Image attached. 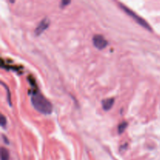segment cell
Instances as JSON below:
<instances>
[{"label":"cell","mask_w":160,"mask_h":160,"mask_svg":"<svg viewBox=\"0 0 160 160\" xmlns=\"http://www.w3.org/2000/svg\"><path fill=\"white\" fill-rule=\"evenodd\" d=\"M31 103L34 108L42 114H51L53 112V105L45 96L39 92L32 93Z\"/></svg>","instance_id":"obj_1"},{"label":"cell","mask_w":160,"mask_h":160,"mask_svg":"<svg viewBox=\"0 0 160 160\" xmlns=\"http://www.w3.org/2000/svg\"><path fill=\"white\" fill-rule=\"evenodd\" d=\"M120 7L123 9V10L125 12V13H126V14H128L131 17H132L133 19L137 23H138L140 26H142L143 27H144V28H146V29H148V30H152L151 29L150 26L148 25V23H147V22L145 21L144 19H143V18L139 17L138 15H137L134 12L131 10L128 7H127L126 6H123V5H122V4H120Z\"/></svg>","instance_id":"obj_2"},{"label":"cell","mask_w":160,"mask_h":160,"mask_svg":"<svg viewBox=\"0 0 160 160\" xmlns=\"http://www.w3.org/2000/svg\"><path fill=\"white\" fill-rule=\"evenodd\" d=\"M92 41H93V45H95V47L99 50L105 49L108 45V41L101 35H95L92 38Z\"/></svg>","instance_id":"obj_3"},{"label":"cell","mask_w":160,"mask_h":160,"mask_svg":"<svg viewBox=\"0 0 160 160\" xmlns=\"http://www.w3.org/2000/svg\"><path fill=\"white\" fill-rule=\"evenodd\" d=\"M49 23H50V22H49V20L47 19V18L43 19L39 23L38 27H36V29H35V35H41L42 32H44V31H45V30L49 27Z\"/></svg>","instance_id":"obj_4"},{"label":"cell","mask_w":160,"mask_h":160,"mask_svg":"<svg viewBox=\"0 0 160 160\" xmlns=\"http://www.w3.org/2000/svg\"><path fill=\"white\" fill-rule=\"evenodd\" d=\"M102 104V108H103L104 110L105 111H108L109 109L113 107V104H114V98H106V99H104L101 102Z\"/></svg>","instance_id":"obj_5"},{"label":"cell","mask_w":160,"mask_h":160,"mask_svg":"<svg viewBox=\"0 0 160 160\" xmlns=\"http://www.w3.org/2000/svg\"><path fill=\"white\" fill-rule=\"evenodd\" d=\"M9 159H10V153H9L6 148H2V150H1V160Z\"/></svg>","instance_id":"obj_6"},{"label":"cell","mask_w":160,"mask_h":160,"mask_svg":"<svg viewBox=\"0 0 160 160\" xmlns=\"http://www.w3.org/2000/svg\"><path fill=\"white\" fill-rule=\"evenodd\" d=\"M127 122H122L121 123H119V126H118V133H119V134H123V133L124 132L125 129L127 128Z\"/></svg>","instance_id":"obj_7"},{"label":"cell","mask_w":160,"mask_h":160,"mask_svg":"<svg viewBox=\"0 0 160 160\" xmlns=\"http://www.w3.org/2000/svg\"><path fill=\"white\" fill-rule=\"evenodd\" d=\"M0 123H1L2 127H5V125H6V119L3 115H1V122H0Z\"/></svg>","instance_id":"obj_8"},{"label":"cell","mask_w":160,"mask_h":160,"mask_svg":"<svg viewBox=\"0 0 160 160\" xmlns=\"http://www.w3.org/2000/svg\"><path fill=\"white\" fill-rule=\"evenodd\" d=\"M2 85L5 86V88H6V89L7 90V93H8V101H9V103L10 104V90H9V88H8L7 86L5 85V84H4L3 83H2Z\"/></svg>","instance_id":"obj_9"},{"label":"cell","mask_w":160,"mask_h":160,"mask_svg":"<svg viewBox=\"0 0 160 160\" xmlns=\"http://www.w3.org/2000/svg\"><path fill=\"white\" fill-rule=\"evenodd\" d=\"M70 3V1H62V2H61V7H64L66 5H68V4Z\"/></svg>","instance_id":"obj_10"}]
</instances>
